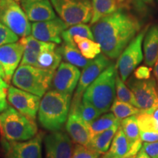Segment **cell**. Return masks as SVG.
<instances>
[{"label": "cell", "mask_w": 158, "mask_h": 158, "mask_svg": "<svg viewBox=\"0 0 158 158\" xmlns=\"http://www.w3.org/2000/svg\"><path fill=\"white\" fill-rule=\"evenodd\" d=\"M91 29L103 54L109 59H116L139 32L141 23L122 8L99 19L92 24Z\"/></svg>", "instance_id": "1"}, {"label": "cell", "mask_w": 158, "mask_h": 158, "mask_svg": "<svg viewBox=\"0 0 158 158\" xmlns=\"http://www.w3.org/2000/svg\"><path fill=\"white\" fill-rule=\"evenodd\" d=\"M72 95L50 89L41 99L38 109V120L45 129L59 130L66 124L70 114Z\"/></svg>", "instance_id": "2"}, {"label": "cell", "mask_w": 158, "mask_h": 158, "mask_svg": "<svg viewBox=\"0 0 158 158\" xmlns=\"http://www.w3.org/2000/svg\"><path fill=\"white\" fill-rule=\"evenodd\" d=\"M116 65L111 64L85 91L82 100L93 106L102 114L107 113L115 100Z\"/></svg>", "instance_id": "3"}, {"label": "cell", "mask_w": 158, "mask_h": 158, "mask_svg": "<svg viewBox=\"0 0 158 158\" xmlns=\"http://www.w3.org/2000/svg\"><path fill=\"white\" fill-rule=\"evenodd\" d=\"M0 132L7 142H21L34 138L37 127L34 119L8 106L0 113Z\"/></svg>", "instance_id": "4"}, {"label": "cell", "mask_w": 158, "mask_h": 158, "mask_svg": "<svg viewBox=\"0 0 158 158\" xmlns=\"http://www.w3.org/2000/svg\"><path fill=\"white\" fill-rule=\"evenodd\" d=\"M55 72L20 64L12 78V83L20 89L43 98L52 84Z\"/></svg>", "instance_id": "5"}, {"label": "cell", "mask_w": 158, "mask_h": 158, "mask_svg": "<svg viewBox=\"0 0 158 158\" xmlns=\"http://www.w3.org/2000/svg\"><path fill=\"white\" fill-rule=\"evenodd\" d=\"M55 12L68 27L91 22L93 16L92 0H51Z\"/></svg>", "instance_id": "6"}, {"label": "cell", "mask_w": 158, "mask_h": 158, "mask_svg": "<svg viewBox=\"0 0 158 158\" xmlns=\"http://www.w3.org/2000/svg\"><path fill=\"white\" fill-rule=\"evenodd\" d=\"M0 22L11 29L18 36H29L31 25L18 2L0 0Z\"/></svg>", "instance_id": "7"}, {"label": "cell", "mask_w": 158, "mask_h": 158, "mask_svg": "<svg viewBox=\"0 0 158 158\" xmlns=\"http://www.w3.org/2000/svg\"><path fill=\"white\" fill-rule=\"evenodd\" d=\"M147 28L148 27L140 31L118 56L116 68L120 78L124 82L127 81L130 74L143 60L142 43L144 35L147 31Z\"/></svg>", "instance_id": "8"}, {"label": "cell", "mask_w": 158, "mask_h": 158, "mask_svg": "<svg viewBox=\"0 0 158 158\" xmlns=\"http://www.w3.org/2000/svg\"><path fill=\"white\" fill-rule=\"evenodd\" d=\"M127 86L135 96L136 107L143 111L158 107V88L154 77L147 80H139L130 77Z\"/></svg>", "instance_id": "9"}, {"label": "cell", "mask_w": 158, "mask_h": 158, "mask_svg": "<svg viewBox=\"0 0 158 158\" xmlns=\"http://www.w3.org/2000/svg\"><path fill=\"white\" fill-rule=\"evenodd\" d=\"M110 64L109 58L103 54H100L84 68L71 102L70 112L74 111L78 108L82 101L83 95L86 89Z\"/></svg>", "instance_id": "10"}, {"label": "cell", "mask_w": 158, "mask_h": 158, "mask_svg": "<svg viewBox=\"0 0 158 158\" xmlns=\"http://www.w3.org/2000/svg\"><path fill=\"white\" fill-rule=\"evenodd\" d=\"M41 98L21 90L14 86L7 89V102L23 115L35 119L38 113Z\"/></svg>", "instance_id": "11"}, {"label": "cell", "mask_w": 158, "mask_h": 158, "mask_svg": "<svg viewBox=\"0 0 158 158\" xmlns=\"http://www.w3.org/2000/svg\"><path fill=\"white\" fill-rule=\"evenodd\" d=\"M68 28V26L60 18L33 23L31 24V36L39 40L47 43L61 44L62 43V33Z\"/></svg>", "instance_id": "12"}, {"label": "cell", "mask_w": 158, "mask_h": 158, "mask_svg": "<svg viewBox=\"0 0 158 158\" xmlns=\"http://www.w3.org/2000/svg\"><path fill=\"white\" fill-rule=\"evenodd\" d=\"M79 68L68 62H61L55 72L52 81L54 90L72 95L78 86L81 77Z\"/></svg>", "instance_id": "13"}, {"label": "cell", "mask_w": 158, "mask_h": 158, "mask_svg": "<svg viewBox=\"0 0 158 158\" xmlns=\"http://www.w3.org/2000/svg\"><path fill=\"white\" fill-rule=\"evenodd\" d=\"M45 158H72L73 146L70 138L62 131H54L44 138Z\"/></svg>", "instance_id": "14"}, {"label": "cell", "mask_w": 158, "mask_h": 158, "mask_svg": "<svg viewBox=\"0 0 158 158\" xmlns=\"http://www.w3.org/2000/svg\"><path fill=\"white\" fill-rule=\"evenodd\" d=\"M23 51L24 47L20 41L0 46V64L5 70L7 83L12 80L15 70L19 68Z\"/></svg>", "instance_id": "15"}, {"label": "cell", "mask_w": 158, "mask_h": 158, "mask_svg": "<svg viewBox=\"0 0 158 158\" xmlns=\"http://www.w3.org/2000/svg\"><path fill=\"white\" fill-rule=\"evenodd\" d=\"M42 134L28 141L9 142V158H42Z\"/></svg>", "instance_id": "16"}, {"label": "cell", "mask_w": 158, "mask_h": 158, "mask_svg": "<svg viewBox=\"0 0 158 158\" xmlns=\"http://www.w3.org/2000/svg\"><path fill=\"white\" fill-rule=\"evenodd\" d=\"M21 7L30 22H42L56 18L50 0L28 2L21 0Z\"/></svg>", "instance_id": "17"}, {"label": "cell", "mask_w": 158, "mask_h": 158, "mask_svg": "<svg viewBox=\"0 0 158 158\" xmlns=\"http://www.w3.org/2000/svg\"><path fill=\"white\" fill-rule=\"evenodd\" d=\"M24 47V51L21 64L36 66L39 55L44 51L52 50L57 47V44L53 43H47L39 40L33 36L22 37L20 40Z\"/></svg>", "instance_id": "18"}, {"label": "cell", "mask_w": 158, "mask_h": 158, "mask_svg": "<svg viewBox=\"0 0 158 158\" xmlns=\"http://www.w3.org/2000/svg\"><path fill=\"white\" fill-rule=\"evenodd\" d=\"M65 127L71 139L77 144L88 147L92 140L89 124L86 123L76 112H70Z\"/></svg>", "instance_id": "19"}, {"label": "cell", "mask_w": 158, "mask_h": 158, "mask_svg": "<svg viewBox=\"0 0 158 158\" xmlns=\"http://www.w3.org/2000/svg\"><path fill=\"white\" fill-rule=\"evenodd\" d=\"M138 152L132 148L120 127L114 136L110 149L102 158H131Z\"/></svg>", "instance_id": "20"}, {"label": "cell", "mask_w": 158, "mask_h": 158, "mask_svg": "<svg viewBox=\"0 0 158 158\" xmlns=\"http://www.w3.org/2000/svg\"><path fill=\"white\" fill-rule=\"evenodd\" d=\"M143 43L145 64L149 68L154 66L158 59V25L147 29Z\"/></svg>", "instance_id": "21"}, {"label": "cell", "mask_w": 158, "mask_h": 158, "mask_svg": "<svg viewBox=\"0 0 158 158\" xmlns=\"http://www.w3.org/2000/svg\"><path fill=\"white\" fill-rule=\"evenodd\" d=\"M126 1L127 0H94L93 16L91 23L93 24L101 18L122 9Z\"/></svg>", "instance_id": "22"}, {"label": "cell", "mask_w": 158, "mask_h": 158, "mask_svg": "<svg viewBox=\"0 0 158 158\" xmlns=\"http://www.w3.org/2000/svg\"><path fill=\"white\" fill-rule=\"evenodd\" d=\"M120 127L123 130L132 148L138 152L142 148V140L140 136L137 116H132L122 119Z\"/></svg>", "instance_id": "23"}, {"label": "cell", "mask_w": 158, "mask_h": 158, "mask_svg": "<svg viewBox=\"0 0 158 158\" xmlns=\"http://www.w3.org/2000/svg\"><path fill=\"white\" fill-rule=\"evenodd\" d=\"M59 49L65 62L74 65L78 68L84 69L86 68L92 60L85 58L76 45L62 43V45H59Z\"/></svg>", "instance_id": "24"}, {"label": "cell", "mask_w": 158, "mask_h": 158, "mask_svg": "<svg viewBox=\"0 0 158 158\" xmlns=\"http://www.w3.org/2000/svg\"><path fill=\"white\" fill-rule=\"evenodd\" d=\"M120 124H121V122L115 124L109 129L104 131L103 133L94 136L91 140L88 147L94 150L100 155L107 152L111 145L112 141H113L116 132L120 127Z\"/></svg>", "instance_id": "25"}, {"label": "cell", "mask_w": 158, "mask_h": 158, "mask_svg": "<svg viewBox=\"0 0 158 158\" xmlns=\"http://www.w3.org/2000/svg\"><path fill=\"white\" fill-rule=\"evenodd\" d=\"M62 60L59 45L55 49L46 50L41 53L37 58V68L48 71H56Z\"/></svg>", "instance_id": "26"}, {"label": "cell", "mask_w": 158, "mask_h": 158, "mask_svg": "<svg viewBox=\"0 0 158 158\" xmlns=\"http://www.w3.org/2000/svg\"><path fill=\"white\" fill-rule=\"evenodd\" d=\"M73 40L83 56L88 59H95L102 51L100 45L94 40L76 36Z\"/></svg>", "instance_id": "27"}, {"label": "cell", "mask_w": 158, "mask_h": 158, "mask_svg": "<svg viewBox=\"0 0 158 158\" xmlns=\"http://www.w3.org/2000/svg\"><path fill=\"white\" fill-rule=\"evenodd\" d=\"M76 36L94 40L93 34H92V29L89 26H88L86 23H79V24H76L68 27L62 33V43L76 45L73 40L74 37Z\"/></svg>", "instance_id": "28"}, {"label": "cell", "mask_w": 158, "mask_h": 158, "mask_svg": "<svg viewBox=\"0 0 158 158\" xmlns=\"http://www.w3.org/2000/svg\"><path fill=\"white\" fill-rule=\"evenodd\" d=\"M120 122L121 120L118 119L113 113L106 114L102 116H100L95 121L89 124L91 137L93 138L94 136L103 133L104 131L108 130L114 124Z\"/></svg>", "instance_id": "29"}, {"label": "cell", "mask_w": 158, "mask_h": 158, "mask_svg": "<svg viewBox=\"0 0 158 158\" xmlns=\"http://www.w3.org/2000/svg\"><path fill=\"white\" fill-rule=\"evenodd\" d=\"M110 110L118 119L122 120L132 116H136L141 112V110L127 102H124L115 99Z\"/></svg>", "instance_id": "30"}, {"label": "cell", "mask_w": 158, "mask_h": 158, "mask_svg": "<svg viewBox=\"0 0 158 158\" xmlns=\"http://www.w3.org/2000/svg\"><path fill=\"white\" fill-rule=\"evenodd\" d=\"M73 112L78 114L81 118L88 124H92L102 114L93 106L84 100H82L78 108Z\"/></svg>", "instance_id": "31"}, {"label": "cell", "mask_w": 158, "mask_h": 158, "mask_svg": "<svg viewBox=\"0 0 158 158\" xmlns=\"http://www.w3.org/2000/svg\"><path fill=\"white\" fill-rule=\"evenodd\" d=\"M116 100L124 102H127V103H129L136 107L137 104H136L135 96H134L132 91L124 84V81L120 78L118 73L116 74Z\"/></svg>", "instance_id": "32"}, {"label": "cell", "mask_w": 158, "mask_h": 158, "mask_svg": "<svg viewBox=\"0 0 158 158\" xmlns=\"http://www.w3.org/2000/svg\"><path fill=\"white\" fill-rule=\"evenodd\" d=\"M137 116L138 127L141 132L158 131V122L154 117L152 114L148 111H143L138 114Z\"/></svg>", "instance_id": "33"}, {"label": "cell", "mask_w": 158, "mask_h": 158, "mask_svg": "<svg viewBox=\"0 0 158 158\" xmlns=\"http://www.w3.org/2000/svg\"><path fill=\"white\" fill-rule=\"evenodd\" d=\"M19 40V37L15 33L0 22V46L16 43Z\"/></svg>", "instance_id": "34"}, {"label": "cell", "mask_w": 158, "mask_h": 158, "mask_svg": "<svg viewBox=\"0 0 158 158\" xmlns=\"http://www.w3.org/2000/svg\"><path fill=\"white\" fill-rule=\"evenodd\" d=\"M100 154L86 146L76 144L72 158H100Z\"/></svg>", "instance_id": "35"}, {"label": "cell", "mask_w": 158, "mask_h": 158, "mask_svg": "<svg viewBox=\"0 0 158 158\" xmlns=\"http://www.w3.org/2000/svg\"><path fill=\"white\" fill-rule=\"evenodd\" d=\"M9 86L8 83L6 82L3 78H0V113L8 107L7 94Z\"/></svg>", "instance_id": "36"}, {"label": "cell", "mask_w": 158, "mask_h": 158, "mask_svg": "<svg viewBox=\"0 0 158 158\" xmlns=\"http://www.w3.org/2000/svg\"><path fill=\"white\" fill-rule=\"evenodd\" d=\"M142 148L151 158H158V141L152 143L144 142Z\"/></svg>", "instance_id": "37"}, {"label": "cell", "mask_w": 158, "mask_h": 158, "mask_svg": "<svg viewBox=\"0 0 158 158\" xmlns=\"http://www.w3.org/2000/svg\"><path fill=\"white\" fill-rule=\"evenodd\" d=\"M151 68L147 66H141L134 72V76L139 80H147L151 78Z\"/></svg>", "instance_id": "38"}, {"label": "cell", "mask_w": 158, "mask_h": 158, "mask_svg": "<svg viewBox=\"0 0 158 158\" xmlns=\"http://www.w3.org/2000/svg\"><path fill=\"white\" fill-rule=\"evenodd\" d=\"M140 136L142 141L152 143L158 141V131L156 132H141L140 131Z\"/></svg>", "instance_id": "39"}, {"label": "cell", "mask_w": 158, "mask_h": 158, "mask_svg": "<svg viewBox=\"0 0 158 158\" xmlns=\"http://www.w3.org/2000/svg\"><path fill=\"white\" fill-rule=\"evenodd\" d=\"M131 158H151V157H150L149 156L147 155V152L144 151L143 148H141V150L138 152V153L137 154V155Z\"/></svg>", "instance_id": "40"}, {"label": "cell", "mask_w": 158, "mask_h": 158, "mask_svg": "<svg viewBox=\"0 0 158 158\" xmlns=\"http://www.w3.org/2000/svg\"><path fill=\"white\" fill-rule=\"evenodd\" d=\"M154 74H155V80L157 81V88H158V59L157 62L155 64V68H154Z\"/></svg>", "instance_id": "41"}, {"label": "cell", "mask_w": 158, "mask_h": 158, "mask_svg": "<svg viewBox=\"0 0 158 158\" xmlns=\"http://www.w3.org/2000/svg\"><path fill=\"white\" fill-rule=\"evenodd\" d=\"M0 78H3L5 81V70L1 64H0Z\"/></svg>", "instance_id": "42"}, {"label": "cell", "mask_w": 158, "mask_h": 158, "mask_svg": "<svg viewBox=\"0 0 158 158\" xmlns=\"http://www.w3.org/2000/svg\"><path fill=\"white\" fill-rule=\"evenodd\" d=\"M137 1L140 3H149L151 2L152 0H137Z\"/></svg>", "instance_id": "43"}, {"label": "cell", "mask_w": 158, "mask_h": 158, "mask_svg": "<svg viewBox=\"0 0 158 158\" xmlns=\"http://www.w3.org/2000/svg\"><path fill=\"white\" fill-rule=\"evenodd\" d=\"M24 1H28V2H35V1H40V0H24Z\"/></svg>", "instance_id": "44"}, {"label": "cell", "mask_w": 158, "mask_h": 158, "mask_svg": "<svg viewBox=\"0 0 158 158\" xmlns=\"http://www.w3.org/2000/svg\"><path fill=\"white\" fill-rule=\"evenodd\" d=\"M14 1H15V2H19L20 1V0H14Z\"/></svg>", "instance_id": "45"}, {"label": "cell", "mask_w": 158, "mask_h": 158, "mask_svg": "<svg viewBox=\"0 0 158 158\" xmlns=\"http://www.w3.org/2000/svg\"><path fill=\"white\" fill-rule=\"evenodd\" d=\"M92 1H94V0H92Z\"/></svg>", "instance_id": "46"}]
</instances>
